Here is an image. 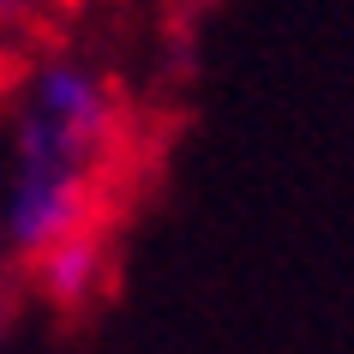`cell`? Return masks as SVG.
<instances>
[{"instance_id":"6da1fadb","label":"cell","mask_w":354,"mask_h":354,"mask_svg":"<svg viewBox=\"0 0 354 354\" xmlns=\"http://www.w3.org/2000/svg\"><path fill=\"white\" fill-rule=\"evenodd\" d=\"M120 156V91L91 55L30 60L6 96L0 187L12 252L37 264L102 216V180Z\"/></svg>"},{"instance_id":"7a4b0ae2","label":"cell","mask_w":354,"mask_h":354,"mask_svg":"<svg viewBox=\"0 0 354 354\" xmlns=\"http://www.w3.org/2000/svg\"><path fill=\"white\" fill-rule=\"evenodd\" d=\"M102 282H109V246H102L96 228L66 234L60 246H48L37 259V288L55 300L60 313H84V306L102 295Z\"/></svg>"},{"instance_id":"3957f363","label":"cell","mask_w":354,"mask_h":354,"mask_svg":"<svg viewBox=\"0 0 354 354\" xmlns=\"http://www.w3.org/2000/svg\"><path fill=\"white\" fill-rule=\"evenodd\" d=\"M48 6H60V0H0V42H6V37H19L24 24H37Z\"/></svg>"},{"instance_id":"277c9868","label":"cell","mask_w":354,"mask_h":354,"mask_svg":"<svg viewBox=\"0 0 354 354\" xmlns=\"http://www.w3.org/2000/svg\"><path fill=\"white\" fill-rule=\"evenodd\" d=\"M19 259L12 252V228H6V187H0V277H6V264Z\"/></svg>"},{"instance_id":"5b68a950","label":"cell","mask_w":354,"mask_h":354,"mask_svg":"<svg viewBox=\"0 0 354 354\" xmlns=\"http://www.w3.org/2000/svg\"><path fill=\"white\" fill-rule=\"evenodd\" d=\"M0 336H6V300H0Z\"/></svg>"}]
</instances>
